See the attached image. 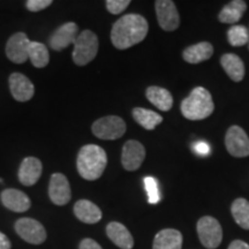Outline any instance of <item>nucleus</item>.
<instances>
[{
    "mask_svg": "<svg viewBox=\"0 0 249 249\" xmlns=\"http://www.w3.org/2000/svg\"><path fill=\"white\" fill-rule=\"evenodd\" d=\"M49 196L57 205H65L71 201V185L62 173H54L51 176L49 183Z\"/></svg>",
    "mask_w": 249,
    "mask_h": 249,
    "instance_id": "nucleus-12",
    "label": "nucleus"
},
{
    "mask_svg": "<svg viewBox=\"0 0 249 249\" xmlns=\"http://www.w3.org/2000/svg\"><path fill=\"white\" fill-rule=\"evenodd\" d=\"M213 110L211 93L203 87H196L181 103L182 116L189 120H203L211 116Z\"/></svg>",
    "mask_w": 249,
    "mask_h": 249,
    "instance_id": "nucleus-3",
    "label": "nucleus"
},
{
    "mask_svg": "<svg viewBox=\"0 0 249 249\" xmlns=\"http://www.w3.org/2000/svg\"><path fill=\"white\" fill-rule=\"evenodd\" d=\"M99 48L98 37L95 33L90 30H83L79 34L74 43L73 50V60L77 66H85L92 61L97 55Z\"/></svg>",
    "mask_w": 249,
    "mask_h": 249,
    "instance_id": "nucleus-4",
    "label": "nucleus"
},
{
    "mask_svg": "<svg viewBox=\"0 0 249 249\" xmlns=\"http://www.w3.org/2000/svg\"><path fill=\"white\" fill-rule=\"evenodd\" d=\"M15 231L24 241L31 245H40L46 240V231L38 220L21 218L15 223Z\"/></svg>",
    "mask_w": 249,
    "mask_h": 249,
    "instance_id": "nucleus-7",
    "label": "nucleus"
},
{
    "mask_svg": "<svg viewBox=\"0 0 249 249\" xmlns=\"http://www.w3.org/2000/svg\"><path fill=\"white\" fill-rule=\"evenodd\" d=\"M148 22L140 14H127L113 24L111 30L112 44L119 50H126L139 44L147 37Z\"/></svg>",
    "mask_w": 249,
    "mask_h": 249,
    "instance_id": "nucleus-1",
    "label": "nucleus"
},
{
    "mask_svg": "<svg viewBox=\"0 0 249 249\" xmlns=\"http://www.w3.org/2000/svg\"><path fill=\"white\" fill-rule=\"evenodd\" d=\"M74 213L77 219L86 224H96L102 219L101 209L88 200L77 201L74 205Z\"/></svg>",
    "mask_w": 249,
    "mask_h": 249,
    "instance_id": "nucleus-19",
    "label": "nucleus"
},
{
    "mask_svg": "<svg viewBox=\"0 0 249 249\" xmlns=\"http://www.w3.org/2000/svg\"><path fill=\"white\" fill-rule=\"evenodd\" d=\"M182 234L178 230L165 229L156 234L152 249H181Z\"/></svg>",
    "mask_w": 249,
    "mask_h": 249,
    "instance_id": "nucleus-18",
    "label": "nucleus"
},
{
    "mask_svg": "<svg viewBox=\"0 0 249 249\" xmlns=\"http://www.w3.org/2000/svg\"><path fill=\"white\" fill-rule=\"evenodd\" d=\"M145 96L149 102L160 111H170L173 107V97L171 92L160 87H149L145 91Z\"/></svg>",
    "mask_w": 249,
    "mask_h": 249,
    "instance_id": "nucleus-22",
    "label": "nucleus"
},
{
    "mask_svg": "<svg viewBox=\"0 0 249 249\" xmlns=\"http://www.w3.org/2000/svg\"><path fill=\"white\" fill-rule=\"evenodd\" d=\"M107 234L114 245L121 249H132L134 239L128 230L123 224L112 222L107 226Z\"/></svg>",
    "mask_w": 249,
    "mask_h": 249,
    "instance_id": "nucleus-17",
    "label": "nucleus"
},
{
    "mask_svg": "<svg viewBox=\"0 0 249 249\" xmlns=\"http://www.w3.org/2000/svg\"><path fill=\"white\" fill-rule=\"evenodd\" d=\"M194 150L196 154L205 156L210 152V145L207 142H197L194 145Z\"/></svg>",
    "mask_w": 249,
    "mask_h": 249,
    "instance_id": "nucleus-32",
    "label": "nucleus"
},
{
    "mask_svg": "<svg viewBox=\"0 0 249 249\" xmlns=\"http://www.w3.org/2000/svg\"><path fill=\"white\" fill-rule=\"evenodd\" d=\"M225 145L233 157L242 158L249 156V138L241 127L232 126L227 129Z\"/></svg>",
    "mask_w": 249,
    "mask_h": 249,
    "instance_id": "nucleus-8",
    "label": "nucleus"
},
{
    "mask_svg": "<svg viewBox=\"0 0 249 249\" xmlns=\"http://www.w3.org/2000/svg\"><path fill=\"white\" fill-rule=\"evenodd\" d=\"M145 158V149L139 141L130 140L124 144L121 163L124 170L136 171L140 169Z\"/></svg>",
    "mask_w": 249,
    "mask_h": 249,
    "instance_id": "nucleus-11",
    "label": "nucleus"
},
{
    "mask_svg": "<svg viewBox=\"0 0 249 249\" xmlns=\"http://www.w3.org/2000/svg\"><path fill=\"white\" fill-rule=\"evenodd\" d=\"M1 202L7 209L14 213H24L29 210L31 205L29 197L23 192L14 188L5 189L1 193Z\"/></svg>",
    "mask_w": 249,
    "mask_h": 249,
    "instance_id": "nucleus-16",
    "label": "nucleus"
},
{
    "mask_svg": "<svg viewBox=\"0 0 249 249\" xmlns=\"http://www.w3.org/2000/svg\"><path fill=\"white\" fill-rule=\"evenodd\" d=\"M12 245L9 239L6 236L4 233L0 232V249H11Z\"/></svg>",
    "mask_w": 249,
    "mask_h": 249,
    "instance_id": "nucleus-33",
    "label": "nucleus"
},
{
    "mask_svg": "<svg viewBox=\"0 0 249 249\" xmlns=\"http://www.w3.org/2000/svg\"><path fill=\"white\" fill-rule=\"evenodd\" d=\"M43 166L39 160L35 157H27L22 160L18 169V180L23 186H34L42 176Z\"/></svg>",
    "mask_w": 249,
    "mask_h": 249,
    "instance_id": "nucleus-15",
    "label": "nucleus"
},
{
    "mask_svg": "<svg viewBox=\"0 0 249 249\" xmlns=\"http://www.w3.org/2000/svg\"><path fill=\"white\" fill-rule=\"evenodd\" d=\"M197 234L201 244L208 249H216L222 244L223 230L216 218L204 216L197 222Z\"/></svg>",
    "mask_w": 249,
    "mask_h": 249,
    "instance_id": "nucleus-5",
    "label": "nucleus"
},
{
    "mask_svg": "<svg viewBox=\"0 0 249 249\" xmlns=\"http://www.w3.org/2000/svg\"><path fill=\"white\" fill-rule=\"evenodd\" d=\"M227 38L232 46H242L249 42V31L245 26H232L227 31Z\"/></svg>",
    "mask_w": 249,
    "mask_h": 249,
    "instance_id": "nucleus-27",
    "label": "nucleus"
},
{
    "mask_svg": "<svg viewBox=\"0 0 249 249\" xmlns=\"http://www.w3.org/2000/svg\"><path fill=\"white\" fill-rule=\"evenodd\" d=\"M92 133L101 140H117L126 133V123L117 116H107L93 123Z\"/></svg>",
    "mask_w": 249,
    "mask_h": 249,
    "instance_id": "nucleus-6",
    "label": "nucleus"
},
{
    "mask_svg": "<svg viewBox=\"0 0 249 249\" xmlns=\"http://www.w3.org/2000/svg\"><path fill=\"white\" fill-rule=\"evenodd\" d=\"M235 223L245 230H249V202L246 198H236L231 207Z\"/></svg>",
    "mask_w": 249,
    "mask_h": 249,
    "instance_id": "nucleus-26",
    "label": "nucleus"
},
{
    "mask_svg": "<svg viewBox=\"0 0 249 249\" xmlns=\"http://www.w3.org/2000/svg\"><path fill=\"white\" fill-rule=\"evenodd\" d=\"M213 53V48L209 42H201L189 46L183 51L182 57L189 64H200L208 60Z\"/></svg>",
    "mask_w": 249,
    "mask_h": 249,
    "instance_id": "nucleus-21",
    "label": "nucleus"
},
{
    "mask_svg": "<svg viewBox=\"0 0 249 249\" xmlns=\"http://www.w3.org/2000/svg\"><path fill=\"white\" fill-rule=\"evenodd\" d=\"M28 58L36 68H44L48 66L50 55L46 46L38 42H30L28 50Z\"/></svg>",
    "mask_w": 249,
    "mask_h": 249,
    "instance_id": "nucleus-25",
    "label": "nucleus"
},
{
    "mask_svg": "<svg viewBox=\"0 0 249 249\" xmlns=\"http://www.w3.org/2000/svg\"><path fill=\"white\" fill-rule=\"evenodd\" d=\"M133 118L135 119L136 123L141 124L143 128L152 130L163 121V117L160 116L156 112L151 110H147V108L142 107H135L133 110Z\"/></svg>",
    "mask_w": 249,
    "mask_h": 249,
    "instance_id": "nucleus-24",
    "label": "nucleus"
},
{
    "mask_svg": "<svg viewBox=\"0 0 249 249\" xmlns=\"http://www.w3.org/2000/svg\"><path fill=\"white\" fill-rule=\"evenodd\" d=\"M79 249H103V248L95 240L87 238V239H83V240L80 242Z\"/></svg>",
    "mask_w": 249,
    "mask_h": 249,
    "instance_id": "nucleus-31",
    "label": "nucleus"
},
{
    "mask_svg": "<svg viewBox=\"0 0 249 249\" xmlns=\"http://www.w3.org/2000/svg\"><path fill=\"white\" fill-rule=\"evenodd\" d=\"M79 36V28L76 23L67 22L62 24L50 37V46L54 51H61L68 45L74 44Z\"/></svg>",
    "mask_w": 249,
    "mask_h": 249,
    "instance_id": "nucleus-13",
    "label": "nucleus"
},
{
    "mask_svg": "<svg viewBox=\"0 0 249 249\" xmlns=\"http://www.w3.org/2000/svg\"><path fill=\"white\" fill-rule=\"evenodd\" d=\"M107 164V152L96 144H87L77 155L76 166L79 174L85 180L93 181L101 178Z\"/></svg>",
    "mask_w": 249,
    "mask_h": 249,
    "instance_id": "nucleus-2",
    "label": "nucleus"
},
{
    "mask_svg": "<svg viewBox=\"0 0 249 249\" xmlns=\"http://www.w3.org/2000/svg\"><path fill=\"white\" fill-rule=\"evenodd\" d=\"M107 11L110 12L111 14H120L128 7V5L130 4L129 0H107Z\"/></svg>",
    "mask_w": 249,
    "mask_h": 249,
    "instance_id": "nucleus-29",
    "label": "nucleus"
},
{
    "mask_svg": "<svg viewBox=\"0 0 249 249\" xmlns=\"http://www.w3.org/2000/svg\"><path fill=\"white\" fill-rule=\"evenodd\" d=\"M220 64L230 79L234 82H240L245 76V65L240 57L233 53H226L220 58Z\"/></svg>",
    "mask_w": 249,
    "mask_h": 249,
    "instance_id": "nucleus-20",
    "label": "nucleus"
},
{
    "mask_svg": "<svg viewBox=\"0 0 249 249\" xmlns=\"http://www.w3.org/2000/svg\"><path fill=\"white\" fill-rule=\"evenodd\" d=\"M50 5H52V0H28L27 8L30 12H39L43 9L48 8Z\"/></svg>",
    "mask_w": 249,
    "mask_h": 249,
    "instance_id": "nucleus-30",
    "label": "nucleus"
},
{
    "mask_svg": "<svg viewBox=\"0 0 249 249\" xmlns=\"http://www.w3.org/2000/svg\"><path fill=\"white\" fill-rule=\"evenodd\" d=\"M246 9H247V4L244 0H233L225 5L218 18L223 23H236L241 20Z\"/></svg>",
    "mask_w": 249,
    "mask_h": 249,
    "instance_id": "nucleus-23",
    "label": "nucleus"
},
{
    "mask_svg": "<svg viewBox=\"0 0 249 249\" xmlns=\"http://www.w3.org/2000/svg\"><path fill=\"white\" fill-rule=\"evenodd\" d=\"M156 14L160 28L165 31H173L180 26V17L176 4L171 0H157L155 2Z\"/></svg>",
    "mask_w": 249,
    "mask_h": 249,
    "instance_id": "nucleus-9",
    "label": "nucleus"
},
{
    "mask_svg": "<svg viewBox=\"0 0 249 249\" xmlns=\"http://www.w3.org/2000/svg\"><path fill=\"white\" fill-rule=\"evenodd\" d=\"M30 40L24 33H17L7 40L6 55L14 64H23L28 59Z\"/></svg>",
    "mask_w": 249,
    "mask_h": 249,
    "instance_id": "nucleus-10",
    "label": "nucleus"
},
{
    "mask_svg": "<svg viewBox=\"0 0 249 249\" xmlns=\"http://www.w3.org/2000/svg\"><path fill=\"white\" fill-rule=\"evenodd\" d=\"M9 89L18 102H28L35 93V87L26 75L13 73L9 76Z\"/></svg>",
    "mask_w": 249,
    "mask_h": 249,
    "instance_id": "nucleus-14",
    "label": "nucleus"
},
{
    "mask_svg": "<svg viewBox=\"0 0 249 249\" xmlns=\"http://www.w3.org/2000/svg\"><path fill=\"white\" fill-rule=\"evenodd\" d=\"M144 186L145 191L148 194V201L150 204H157L160 201V189H158V182L157 180L152 177H147L144 179Z\"/></svg>",
    "mask_w": 249,
    "mask_h": 249,
    "instance_id": "nucleus-28",
    "label": "nucleus"
},
{
    "mask_svg": "<svg viewBox=\"0 0 249 249\" xmlns=\"http://www.w3.org/2000/svg\"><path fill=\"white\" fill-rule=\"evenodd\" d=\"M227 249H249V245L246 244L245 241L234 240L231 245L229 246V248Z\"/></svg>",
    "mask_w": 249,
    "mask_h": 249,
    "instance_id": "nucleus-34",
    "label": "nucleus"
}]
</instances>
